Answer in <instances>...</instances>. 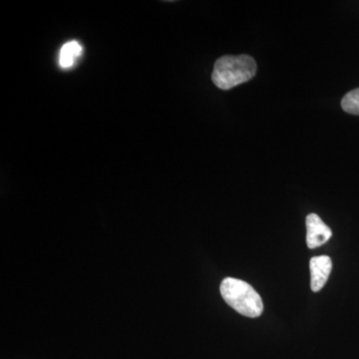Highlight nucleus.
<instances>
[{"label":"nucleus","instance_id":"423d86ee","mask_svg":"<svg viewBox=\"0 0 359 359\" xmlns=\"http://www.w3.org/2000/svg\"><path fill=\"white\" fill-rule=\"evenodd\" d=\"M341 107L349 114L359 116V88L348 92L342 98Z\"/></svg>","mask_w":359,"mask_h":359},{"label":"nucleus","instance_id":"f03ea898","mask_svg":"<svg viewBox=\"0 0 359 359\" xmlns=\"http://www.w3.org/2000/svg\"><path fill=\"white\" fill-rule=\"evenodd\" d=\"M224 301L238 313L247 318H259L264 311L262 297L256 290L238 278H224L219 287Z\"/></svg>","mask_w":359,"mask_h":359},{"label":"nucleus","instance_id":"7ed1b4c3","mask_svg":"<svg viewBox=\"0 0 359 359\" xmlns=\"http://www.w3.org/2000/svg\"><path fill=\"white\" fill-rule=\"evenodd\" d=\"M306 245L309 249H316L332 238V231L330 226L323 223L316 214H309L306 217Z\"/></svg>","mask_w":359,"mask_h":359},{"label":"nucleus","instance_id":"20e7f679","mask_svg":"<svg viewBox=\"0 0 359 359\" xmlns=\"http://www.w3.org/2000/svg\"><path fill=\"white\" fill-rule=\"evenodd\" d=\"M311 269V287L313 292H320L325 283L332 269V261L330 257H314L309 263Z\"/></svg>","mask_w":359,"mask_h":359},{"label":"nucleus","instance_id":"39448f33","mask_svg":"<svg viewBox=\"0 0 359 359\" xmlns=\"http://www.w3.org/2000/svg\"><path fill=\"white\" fill-rule=\"evenodd\" d=\"M83 47L78 41L67 42L61 47L59 52V65L63 69H69L75 65L78 57L82 54Z\"/></svg>","mask_w":359,"mask_h":359},{"label":"nucleus","instance_id":"f257e3e1","mask_svg":"<svg viewBox=\"0 0 359 359\" xmlns=\"http://www.w3.org/2000/svg\"><path fill=\"white\" fill-rule=\"evenodd\" d=\"M257 63L249 55H226L216 61L212 80L218 88L230 90L255 77Z\"/></svg>","mask_w":359,"mask_h":359}]
</instances>
